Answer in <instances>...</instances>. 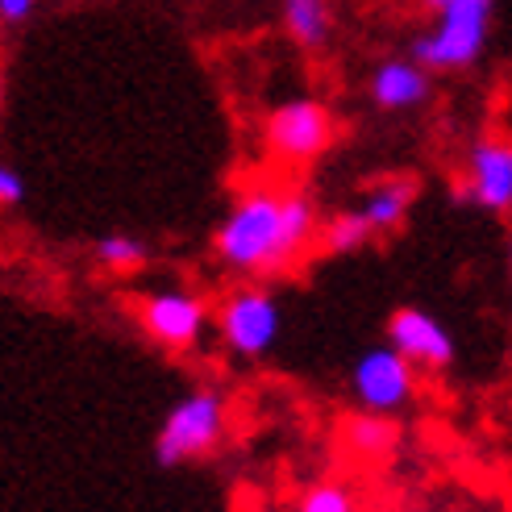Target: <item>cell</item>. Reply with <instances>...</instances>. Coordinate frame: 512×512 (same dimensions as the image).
<instances>
[{"instance_id":"cell-1","label":"cell","mask_w":512,"mask_h":512,"mask_svg":"<svg viewBox=\"0 0 512 512\" xmlns=\"http://www.w3.org/2000/svg\"><path fill=\"white\" fill-rule=\"evenodd\" d=\"M317 238V213L304 196H284L275 188L246 192L217 225V259L238 275L288 271L304 246Z\"/></svg>"},{"instance_id":"cell-2","label":"cell","mask_w":512,"mask_h":512,"mask_svg":"<svg viewBox=\"0 0 512 512\" xmlns=\"http://www.w3.org/2000/svg\"><path fill=\"white\" fill-rule=\"evenodd\" d=\"M229 425V404L213 388H196L184 400L167 408V417L155 433V463L159 467H184L196 458H209Z\"/></svg>"},{"instance_id":"cell-3","label":"cell","mask_w":512,"mask_h":512,"mask_svg":"<svg viewBox=\"0 0 512 512\" xmlns=\"http://www.w3.org/2000/svg\"><path fill=\"white\" fill-rule=\"evenodd\" d=\"M492 9L496 0H446L438 9V25L413 42V59L429 71H458L471 67L492 34Z\"/></svg>"},{"instance_id":"cell-4","label":"cell","mask_w":512,"mask_h":512,"mask_svg":"<svg viewBox=\"0 0 512 512\" xmlns=\"http://www.w3.org/2000/svg\"><path fill=\"white\" fill-rule=\"evenodd\" d=\"M263 138H267V150L275 159L313 163L321 150L334 142V117H329V109L321 105V100L292 96V100H284V105H275L267 113Z\"/></svg>"},{"instance_id":"cell-5","label":"cell","mask_w":512,"mask_h":512,"mask_svg":"<svg viewBox=\"0 0 512 512\" xmlns=\"http://www.w3.org/2000/svg\"><path fill=\"white\" fill-rule=\"evenodd\" d=\"M350 388L367 413L388 417L413 400L417 375H413V363H408L396 346H371V350L358 354V363L350 371Z\"/></svg>"},{"instance_id":"cell-6","label":"cell","mask_w":512,"mask_h":512,"mask_svg":"<svg viewBox=\"0 0 512 512\" xmlns=\"http://www.w3.org/2000/svg\"><path fill=\"white\" fill-rule=\"evenodd\" d=\"M217 325H221L225 346L234 354L263 358L275 346L284 317H279V304H275V296L267 288H238L234 296L221 304Z\"/></svg>"},{"instance_id":"cell-7","label":"cell","mask_w":512,"mask_h":512,"mask_svg":"<svg viewBox=\"0 0 512 512\" xmlns=\"http://www.w3.org/2000/svg\"><path fill=\"white\" fill-rule=\"evenodd\" d=\"M138 321L150 338L167 350H192L204 334L209 309L204 300L184 292V288H163V292H146L138 304Z\"/></svg>"},{"instance_id":"cell-8","label":"cell","mask_w":512,"mask_h":512,"mask_svg":"<svg viewBox=\"0 0 512 512\" xmlns=\"http://www.w3.org/2000/svg\"><path fill=\"white\" fill-rule=\"evenodd\" d=\"M388 346H396L413 367L425 371H442L454 363V338L450 329L425 313V309H400L388 321Z\"/></svg>"},{"instance_id":"cell-9","label":"cell","mask_w":512,"mask_h":512,"mask_svg":"<svg viewBox=\"0 0 512 512\" xmlns=\"http://www.w3.org/2000/svg\"><path fill=\"white\" fill-rule=\"evenodd\" d=\"M471 200L488 213L512 209V146L508 142H475L467 167Z\"/></svg>"},{"instance_id":"cell-10","label":"cell","mask_w":512,"mask_h":512,"mask_svg":"<svg viewBox=\"0 0 512 512\" xmlns=\"http://www.w3.org/2000/svg\"><path fill=\"white\" fill-rule=\"evenodd\" d=\"M367 92L375 100V109H383V113L417 109L421 100L429 96V71L417 59H383L371 71Z\"/></svg>"},{"instance_id":"cell-11","label":"cell","mask_w":512,"mask_h":512,"mask_svg":"<svg viewBox=\"0 0 512 512\" xmlns=\"http://www.w3.org/2000/svg\"><path fill=\"white\" fill-rule=\"evenodd\" d=\"M413 196H417L413 179H383V184H375L363 196V217L371 221L375 234H383V229H396L408 217V209H413Z\"/></svg>"},{"instance_id":"cell-12","label":"cell","mask_w":512,"mask_h":512,"mask_svg":"<svg viewBox=\"0 0 512 512\" xmlns=\"http://www.w3.org/2000/svg\"><path fill=\"white\" fill-rule=\"evenodd\" d=\"M284 25L296 46L317 50L329 42L334 30V13H329V0H284Z\"/></svg>"},{"instance_id":"cell-13","label":"cell","mask_w":512,"mask_h":512,"mask_svg":"<svg viewBox=\"0 0 512 512\" xmlns=\"http://www.w3.org/2000/svg\"><path fill=\"white\" fill-rule=\"evenodd\" d=\"M346 446L358 458H383L396 450V425L383 413H358L346 421Z\"/></svg>"},{"instance_id":"cell-14","label":"cell","mask_w":512,"mask_h":512,"mask_svg":"<svg viewBox=\"0 0 512 512\" xmlns=\"http://www.w3.org/2000/svg\"><path fill=\"white\" fill-rule=\"evenodd\" d=\"M371 238H375V229H371V221L363 217V209L338 213L334 221H325V229H321V246H325L329 254H354V250H363Z\"/></svg>"},{"instance_id":"cell-15","label":"cell","mask_w":512,"mask_h":512,"mask_svg":"<svg viewBox=\"0 0 512 512\" xmlns=\"http://www.w3.org/2000/svg\"><path fill=\"white\" fill-rule=\"evenodd\" d=\"M96 259L109 271H138L150 259V250H146V242H138L130 234H109L96 242Z\"/></svg>"},{"instance_id":"cell-16","label":"cell","mask_w":512,"mask_h":512,"mask_svg":"<svg viewBox=\"0 0 512 512\" xmlns=\"http://www.w3.org/2000/svg\"><path fill=\"white\" fill-rule=\"evenodd\" d=\"M296 512H358V508L342 483H317V488H309L300 496Z\"/></svg>"},{"instance_id":"cell-17","label":"cell","mask_w":512,"mask_h":512,"mask_svg":"<svg viewBox=\"0 0 512 512\" xmlns=\"http://www.w3.org/2000/svg\"><path fill=\"white\" fill-rule=\"evenodd\" d=\"M21 200H25V179L17 175V167L0 159V204H21Z\"/></svg>"},{"instance_id":"cell-18","label":"cell","mask_w":512,"mask_h":512,"mask_svg":"<svg viewBox=\"0 0 512 512\" xmlns=\"http://www.w3.org/2000/svg\"><path fill=\"white\" fill-rule=\"evenodd\" d=\"M38 9V0H0V25H21L30 21Z\"/></svg>"},{"instance_id":"cell-19","label":"cell","mask_w":512,"mask_h":512,"mask_svg":"<svg viewBox=\"0 0 512 512\" xmlns=\"http://www.w3.org/2000/svg\"><path fill=\"white\" fill-rule=\"evenodd\" d=\"M425 5H429V9H433V13H438V9H442V5H446V0H425Z\"/></svg>"},{"instance_id":"cell-20","label":"cell","mask_w":512,"mask_h":512,"mask_svg":"<svg viewBox=\"0 0 512 512\" xmlns=\"http://www.w3.org/2000/svg\"><path fill=\"white\" fill-rule=\"evenodd\" d=\"M508 279H512V250H508Z\"/></svg>"}]
</instances>
